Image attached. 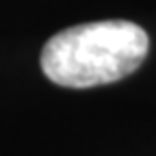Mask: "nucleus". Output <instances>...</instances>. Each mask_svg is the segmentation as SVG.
<instances>
[{
  "instance_id": "1",
  "label": "nucleus",
  "mask_w": 156,
  "mask_h": 156,
  "mask_svg": "<svg viewBox=\"0 0 156 156\" xmlns=\"http://www.w3.org/2000/svg\"><path fill=\"white\" fill-rule=\"evenodd\" d=\"M145 30L126 20L72 26L41 50V69L54 85L87 89L108 85L141 67L147 54Z\"/></svg>"
}]
</instances>
